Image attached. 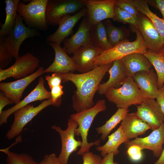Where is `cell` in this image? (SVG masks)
Instances as JSON below:
<instances>
[{
	"label": "cell",
	"mask_w": 164,
	"mask_h": 164,
	"mask_svg": "<svg viewBox=\"0 0 164 164\" xmlns=\"http://www.w3.org/2000/svg\"><path fill=\"white\" fill-rule=\"evenodd\" d=\"M113 63L98 66L88 72L76 74L73 72L57 73L63 82L70 81L76 90L72 97V106L76 113L90 109L94 105L93 98L98 87Z\"/></svg>",
	"instance_id": "1"
},
{
	"label": "cell",
	"mask_w": 164,
	"mask_h": 164,
	"mask_svg": "<svg viewBox=\"0 0 164 164\" xmlns=\"http://www.w3.org/2000/svg\"><path fill=\"white\" fill-rule=\"evenodd\" d=\"M106 109L105 100L100 99L98 100L91 108L70 115V118L75 121L78 124L75 130V135H80L82 139V145L77 152V155H82L84 153L89 152L91 147L94 145L99 146L101 141L100 139L94 142H88V134L95 117L99 113L105 111Z\"/></svg>",
	"instance_id": "2"
},
{
	"label": "cell",
	"mask_w": 164,
	"mask_h": 164,
	"mask_svg": "<svg viewBox=\"0 0 164 164\" xmlns=\"http://www.w3.org/2000/svg\"><path fill=\"white\" fill-rule=\"evenodd\" d=\"M132 26L136 34L135 40L130 42L127 40L109 50L102 51L95 59L94 63L96 67L113 63L132 53L144 54L146 52L147 49L141 33L137 28Z\"/></svg>",
	"instance_id": "3"
},
{
	"label": "cell",
	"mask_w": 164,
	"mask_h": 164,
	"mask_svg": "<svg viewBox=\"0 0 164 164\" xmlns=\"http://www.w3.org/2000/svg\"><path fill=\"white\" fill-rule=\"evenodd\" d=\"M121 85V87L111 89L104 94L117 108H128L132 105H139L146 99L132 77H128Z\"/></svg>",
	"instance_id": "4"
},
{
	"label": "cell",
	"mask_w": 164,
	"mask_h": 164,
	"mask_svg": "<svg viewBox=\"0 0 164 164\" xmlns=\"http://www.w3.org/2000/svg\"><path fill=\"white\" fill-rule=\"evenodd\" d=\"M48 0H32L28 3L19 2L17 12L31 28L45 31L48 28L46 11Z\"/></svg>",
	"instance_id": "5"
},
{
	"label": "cell",
	"mask_w": 164,
	"mask_h": 164,
	"mask_svg": "<svg viewBox=\"0 0 164 164\" xmlns=\"http://www.w3.org/2000/svg\"><path fill=\"white\" fill-rule=\"evenodd\" d=\"M84 7L85 0H48L46 11L47 24L58 25L63 17L76 14Z\"/></svg>",
	"instance_id": "6"
},
{
	"label": "cell",
	"mask_w": 164,
	"mask_h": 164,
	"mask_svg": "<svg viewBox=\"0 0 164 164\" xmlns=\"http://www.w3.org/2000/svg\"><path fill=\"white\" fill-rule=\"evenodd\" d=\"M54 105L50 98L44 100L36 107L29 104L16 111L13 113V122L6 134L7 139H12L20 135L26 125L39 112L46 107Z\"/></svg>",
	"instance_id": "7"
},
{
	"label": "cell",
	"mask_w": 164,
	"mask_h": 164,
	"mask_svg": "<svg viewBox=\"0 0 164 164\" xmlns=\"http://www.w3.org/2000/svg\"><path fill=\"white\" fill-rule=\"evenodd\" d=\"M23 20L18 14L14 28L8 36L3 38L6 48L15 59L19 57V48L26 39L41 35L36 29L26 26Z\"/></svg>",
	"instance_id": "8"
},
{
	"label": "cell",
	"mask_w": 164,
	"mask_h": 164,
	"mask_svg": "<svg viewBox=\"0 0 164 164\" xmlns=\"http://www.w3.org/2000/svg\"><path fill=\"white\" fill-rule=\"evenodd\" d=\"M78 124L74 120L69 118L67 128L62 129L60 127L53 125L52 129L57 132L60 135L61 142V149L57 157L60 164H68V159L70 154L76 151L82 145V141L77 140L75 138V132Z\"/></svg>",
	"instance_id": "9"
},
{
	"label": "cell",
	"mask_w": 164,
	"mask_h": 164,
	"mask_svg": "<svg viewBox=\"0 0 164 164\" xmlns=\"http://www.w3.org/2000/svg\"><path fill=\"white\" fill-rule=\"evenodd\" d=\"M39 63L37 57L27 53L16 59L15 63L9 68L0 69V81L10 77L18 80L26 77L34 73Z\"/></svg>",
	"instance_id": "10"
},
{
	"label": "cell",
	"mask_w": 164,
	"mask_h": 164,
	"mask_svg": "<svg viewBox=\"0 0 164 164\" xmlns=\"http://www.w3.org/2000/svg\"><path fill=\"white\" fill-rule=\"evenodd\" d=\"M116 0H85L86 17L92 25L115 17Z\"/></svg>",
	"instance_id": "11"
},
{
	"label": "cell",
	"mask_w": 164,
	"mask_h": 164,
	"mask_svg": "<svg viewBox=\"0 0 164 164\" xmlns=\"http://www.w3.org/2000/svg\"><path fill=\"white\" fill-rule=\"evenodd\" d=\"M137 116L145 122L152 131L164 122V114L155 99H147L137 107Z\"/></svg>",
	"instance_id": "12"
},
{
	"label": "cell",
	"mask_w": 164,
	"mask_h": 164,
	"mask_svg": "<svg viewBox=\"0 0 164 164\" xmlns=\"http://www.w3.org/2000/svg\"><path fill=\"white\" fill-rule=\"evenodd\" d=\"M138 21L137 29L142 36L147 49L159 53L164 42L152 22L146 16L140 12Z\"/></svg>",
	"instance_id": "13"
},
{
	"label": "cell",
	"mask_w": 164,
	"mask_h": 164,
	"mask_svg": "<svg viewBox=\"0 0 164 164\" xmlns=\"http://www.w3.org/2000/svg\"><path fill=\"white\" fill-rule=\"evenodd\" d=\"M44 69L41 67L32 74L17 80L0 83V90L15 104L21 101L25 90L36 78L43 74Z\"/></svg>",
	"instance_id": "14"
},
{
	"label": "cell",
	"mask_w": 164,
	"mask_h": 164,
	"mask_svg": "<svg viewBox=\"0 0 164 164\" xmlns=\"http://www.w3.org/2000/svg\"><path fill=\"white\" fill-rule=\"evenodd\" d=\"M125 147L136 145L142 149H148L152 151L153 155L159 158L163 150L164 144V122L158 128L152 131L148 136L144 138H135L125 143Z\"/></svg>",
	"instance_id": "15"
},
{
	"label": "cell",
	"mask_w": 164,
	"mask_h": 164,
	"mask_svg": "<svg viewBox=\"0 0 164 164\" xmlns=\"http://www.w3.org/2000/svg\"><path fill=\"white\" fill-rule=\"evenodd\" d=\"M44 79L40 77L36 87L22 100L10 108L3 111L0 114V125L7 124L9 117L17 110L23 108L31 102L41 101L51 98L50 92L47 91L44 86Z\"/></svg>",
	"instance_id": "16"
},
{
	"label": "cell",
	"mask_w": 164,
	"mask_h": 164,
	"mask_svg": "<svg viewBox=\"0 0 164 164\" xmlns=\"http://www.w3.org/2000/svg\"><path fill=\"white\" fill-rule=\"evenodd\" d=\"M102 51L92 44L77 49L72 57L77 70L81 73H85L97 67L95 64V61Z\"/></svg>",
	"instance_id": "17"
},
{
	"label": "cell",
	"mask_w": 164,
	"mask_h": 164,
	"mask_svg": "<svg viewBox=\"0 0 164 164\" xmlns=\"http://www.w3.org/2000/svg\"><path fill=\"white\" fill-rule=\"evenodd\" d=\"M92 26L86 16H84L77 31L70 38L63 40V48L68 54H73L79 48L92 44L90 32Z\"/></svg>",
	"instance_id": "18"
},
{
	"label": "cell",
	"mask_w": 164,
	"mask_h": 164,
	"mask_svg": "<svg viewBox=\"0 0 164 164\" xmlns=\"http://www.w3.org/2000/svg\"><path fill=\"white\" fill-rule=\"evenodd\" d=\"M87 12V9L84 7L76 14L62 18L56 30L46 38V41L61 45L64 40L72 34L75 24L81 18L86 16Z\"/></svg>",
	"instance_id": "19"
},
{
	"label": "cell",
	"mask_w": 164,
	"mask_h": 164,
	"mask_svg": "<svg viewBox=\"0 0 164 164\" xmlns=\"http://www.w3.org/2000/svg\"><path fill=\"white\" fill-rule=\"evenodd\" d=\"M53 49L55 54L54 60L44 73L53 72L61 73L73 72L77 70L72 57H70L60 45L55 43H48Z\"/></svg>",
	"instance_id": "20"
},
{
	"label": "cell",
	"mask_w": 164,
	"mask_h": 164,
	"mask_svg": "<svg viewBox=\"0 0 164 164\" xmlns=\"http://www.w3.org/2000/svg\"><path fill=\"white\" fill-rule=\"evenodd\" d=\"M132 78L146 99L157 98L159 90L158 77L153 69L136 73Z\"/></svg>",
	"instance_id": "21"
},
{
	"label": "cell",
	"mask_w": 164,
	"mask_h": 164,
	"mask_svg": "<svg viewBox=\"0 0 164 164\" xmlns=\"http://www.w3.org/2000/svg\"><path fill=\"white\" fill-rule=\"evenodd\" d=\"M125 138L129 140L144 134L150 128L144 121L139 118L135 113H128L120 125Z\"/></svg>",
	"instance_id": "22"
},
{
	"label": "cell",
	"mask_w": 164,
	"mask_h": 164,
	"mask_svg": "<svg viewBox=\"0 0 164 164\" xmlns=\"http://www.w3.org/2000/svg\"><path fill=\"white\" fill-rule=\"evenodd\" d=\"M127 77H132L135 74L142 71H148L152 67L151 62L144 54L135 53L121 59Z\"/></svg>",
	"instance_id": "23"
},
{
	"label": "cell",
	"mask_w": 164,
	"mask_h": 164,
	"mask_svg": "<svg viewBox=\"0 0 164 164\" xmlns=\"http://www.w3.org/2000/svg\"><path fill=\"white\" fill-rule=\"evenodd\" d=\"M108 71L109 74L108 80L100 84L98 87L97 91L100 95L104 94L109 89L121 84L128 77L121 59L114 61Z\"/></svg>",
	"instance_id": "24"
},
{
	"label": "cell",
	"mask_w": 164,
	"mask_h": 164,
	"mask_svg": "<svg viewBox=\"0 0 164 164\" xmlns=\"http://www.w3.org/2000/svg\"><path fill=\"white\" fill-rule=\"evenodd\" d=\"M108 137V140L104 145L96 148L97 151L101 152V155L103 157L111 153H113L114 155H117L119 152L118 148L120 145L129 140L125 137L121 125Z\"/></svg>",
	"instance_id": "25"
},
{
	"label": "cell",
	"mask_w": 164,
	"mask_h": 164,
	"mask_svg": "<svg viewBox=\"0 0 164 164\" xmlns=\"http://www.w3.org/2000/svg\"><path fill=\"white\" fill-rule=\"evenodd\" d=\"M19 0H5L6 18L4 23L1 25L0 39L8 36L14 28L18 15V5Z\"/></svg>",
	"instance_id": "26"
},
{
	"label": "cell",
	"mask_w": 164,
	"mask_h": 164,
	"mask_svg": "<svg viewBox=\"0 0 164 164\" xmlns=\"http://www.w3.org/2000/svg\"><path fill=\"white\" fill-rule=\"evenodd\" d=\"M132 2L140 12L148 17L153 24L155 28L164 42V21L150 9L148 2L144 0H132ZM164 57V43L159 52Z\"/></svg>",
	"instance_id": "27"
},
{
	"label": "cell",
	"mask_w": 164,
	"mask_h": 164,
	"mask_svg": "<svg viewBox=\"0 0 164 164\" xmlns=\"http://www.w3.org/2000/svg\"><path fill=\"white\" fill-rule=\"evenodd\" d=\"M90 36L92 44L102 51L113 47L108 40L105 27L102 22L92 25Z\"/></svg>",
	"instance_id": "28"
},
{
	"label": "cell",
	"mask_w": 164,
	"mask_h": 164,
	"mask_svg": "<svg viewBox=\"0 0 164 164\" xmlns=\"http://www.w3.org/2000/svg\"><path fill=\"white\" fill-rule=\"evenodd\" d=\"M129 111L128 108H118L115 113L101 126L95 128L97 133L101 134L100 139L104 141L116 126L125 118Z\"/></svg>",
	"instance_id": "29"
},
{
	"label": "cell",
	"mask_w": 164,
	"mask_h": 164,
	"mask_svg": "<svg viewBox=\"0 0 164 164\" xmlns=\"http://www.w3.org/2000/svg\"><path fill=\"white\" fill-rule=\"evenodd\" d=\"M103 24L108 40L113 47L128 40L127 37L129 36V32L123 27L115 26L110 20L105 21Z\"/></svg>",
	"instance_id": "30"
},
{
	"label": "cell",
	"mask_w": 164,
	"mask_h": 164,
	"mask_svg": "<svg viewBox=\"0 0 164 164\" xmlns=\"http://www.w3.org/2000/svg\"><path fill=\"white\" fill-rule=\"evenodd\" d=\"M154 67L158 77L159 88L164 84V57L159 53L147 49L144 54Z\"/></svg>",
	"instance_id": "31"
},
{
	"label": "cell",
	"mask_w": 164,
	"mask_h": 164,
	"mask_svg": "<svg viewBox=\"0 0 164 164\" xmlns=\"http://www.w3.org/2000/svg\"><path fill=\"white\" fill-rule=\"evenodd\" d=\"M0 151L7 155V164H39L30 155L26 153L19 154L5 149Z\"/></svg>",
	"instance_id": "32"
},
{
	"label": "cell",
	"mask_w": 164,
	"mask_h": 164,
	"mask_svg": "<svg viewBox=\"0 0 164 164\" xmlns=\"http://www.w3.org/2000/svg\"><path fill=\"white\" fill-rule=\"evenodd\" d=\"M115 17L114 20L123 23H128L138 28V19L129 13L115 6Z\"/></svg>",
	"instance_id": "33"
},
{
	"label": "cell",
	"mask_w": 164,
	"mask_h": 164,
	"mask_svg": "<svg viewBox=\"0 0 164 164\" xmlns=\"http://www.w3.org/2000/svg\"><path fill=\"white\" fill-rule=\"evenodd\" d=\"M13 57L5 46L3 38L0 39V69L7 67Z\"/></svg>",
	"instance_id": "34"
},
{
	"label": "cell",
	"mask_w": 164,
	"mask_h": 164,
	"mask_svg": "<svg viewBox=\"0 0 164 164\" xmlns=\"http://www.w3.org/2000/svg\"><path fill=\"white\" fill-rule=\"evenodd\" d=\"M115 6L129 13L138 19L139 12L133 3L132 0H116Z\"/></svg>",
	"instance_id": "35"
},
{
	"label": "cell",
	"mask_w": 164,
	"mask_h": 164,
	"mask_svg": "<svg viewBox=\"0 0 164 164\" xmlns=\"http://www.w3.org/2000/svg\"><path fill=\"white\" fill-rule=\"evenodd\" d=\"M63 86L60 84L50 89L51 98L54 103V106L59 107L61 103V97L63 94Z\"/></svg>",
	"instance_id": "36"
},
{
	"label": "cell",
	"mask_w": 164,
	"mask_h": 164,
	"mask_svg": "<svg viewBox=\"0 0 164 164\" xmlns=\"http://www.w3.org/2000/svg\"><path fill=\"white\" fill-rule=\"evenodd\" d=\"M142 150L139 146L133 145L128 148L127 153L131 160L137 162L141 160L142 158Z\"/></svg>",
	"instance_id": "37"
},
{
	"label": "cell",
	"mask_w": 164,
	"mask_h": 164,
	"mask_svg": "<svg viewBox=\"0 0 164 164\" xmlns=\"http://www.w3.org/2000/svg\"><path fill=\"white\" fill-rule=\"evenodd\" d=\"M83 164H100L102 159L101 156L92 152H86L82 155Z\"/></svg>",
	"instance_id": "38"
},
{
	"label": "cell",
	"mask_w": 164,
	"mask_h": 164,
	"mask_svg": "<svg viewBox=\"0 0 164 164\" xmlns=\"http://www.w3.org/2000/svg\"><path fill=\"white\" fill-rule=\"evenodd\" d=\"M45 79L50 89L60 85L62 81L61 77L56 73H53L51 76H46Z\"/></svg>",
	"instance_id": "39"
},
{
	"label": "cell",
	"mask_w": 164,
	"mask_h": 164,
	"mask_svg": "<svg viewBox=\"0 0 164 164\" xmlns=\"http://www.w3.org/2000/svg\"><path fill=\"white\" fill-rule=\"evenodd\" d=\"M39 164H60L56 154L54 153L46 155Z\"/></svg>",
	"instance_id": "40"
},
{
	"label": "cell",
	"mask_w": 164,
	"mask_h": 164,
	"mask_svg": "<svg viewBox=\"0 0 164 164\" xmlns=\"http://www.w3.org/2000/svg\"><path fill=\"white\" fill-rule=\"evenodd\" d=\"M14 102L7 97L2 91L0 93V114L2 112V109L6 105L12 104Z\"/></svg>",
	"instance_id": "41"
},
{
	"label": "cell",
	"mask_w": 164,
	"mask_h": 164,
	"mask_svg": "<svg viewBox=\"0 0 164 164\" xmlns=\"http://www.w3.org/2000/svg\"><path fill=\"white\" fill-rule=\"evenodd\" d=\"M156 99L164 114V85L159 88L158 94Z\"/></svg>",
	"instance_id": "42"
},
{
	"label": "cell",
	"mask_w": 164,
	"mask_h": 164,
	"mask_svg": "<svg viewBox=\"0 0 164 164\" xmlns=\"http://www.w3.org/2000/svg\"><path fill=\"white\" fill-rule=\"evenodd\" d=\"M114 154L111 153L106 155L102 159L100 164H118L114 160Z\"/></svg>",
	"instance_id": "43"
},
{
	"label": "cell",
	"mask_w": 164,
	"mask_h": 164,
	"mask_svg": "<svg viewBox=\"0 0 164 164\" xmlns=\"http://www.w3.org/2000/svg\"><path fill=\"white\" fill-rule=\"evenodd\" d=\"M152 1L154 2L152 4L161 12L163 17L162 19L164 21V0H155Z\"/></svg>",
	"instance_id": "44"
},
{
	"label": "cell",
	"mask_w": 164,
	"mask_h": 164,
	"mask_svg": "<svg viewBox=\"0 0 164 164\" xmlns=\"http://www.w3.org/2000/svg\"><path fill=\"white\" fill-rule=\"evenodd\" d=\"M153 164H164V148L159 159Z\"/></svg>",
	"instance_id": "45"
}]
</instances>
